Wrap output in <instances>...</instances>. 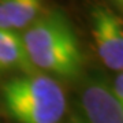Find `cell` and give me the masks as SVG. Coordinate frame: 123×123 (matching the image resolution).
Wrapping results in <instances>:
<instances>
[{
	"instance_id": "1",
	"label": "cell",
	"mask_w": 123,
	"mask_h": 123,
	"mask_svg": "<svg viewBox=\"0 0 123 123\" xmlns=\"http://www.w3.org/2000/svg\"><path fill=\"white\" fill-rule=\"evenodd\" d=\"M21 37L27 57L37 71L64 79L81 75L84 67L81 44L62 12H43Z\"/></svg>"
},
{
	"instance_id": "2",
	"label": "cell",
	"mask_w": 123,
	"mask_h": 123,
	"mask_svg": "<svg viewBox=\"0 0 123 123\" xmlns=\"http://www.w3.org/2000/svg\"><path fill=\"white\" fill-rule=\"evenodd\" d=\"M0 94L6 111L17 123H60L67 111L60 84L37 70L6 79Z\"/></svg>"
},
{
	"instance_id": "3",
	"label": "cell",
	"mask_w": 123,
	"mask_h": 123,
	"mask_svg": "<svg viewBox=\"0 0 123 123\" xmlns=\"http://www.w3.org/2000/svg\"><path fill=\"white\" fill-rule=\"evenodd\" d=\"M79 115L74 123H123V103L111 92L108 81L97 74L84 79L78 94Z\"/></svg>"
},
{
	"instance_id": "4",
	"label": "cell",
	"mask_w": 123,
	"mask_h": 123,
	"mask_svg": "<svg viewBox=\"0 0 123 123\" xmlns=\"http://www.w3.org/2000/svg\"><path fill=\"white\" fill-rule=\"evenodd\" d=\"M92 34L101 62L110 70H123V23L122 18L105 6L97 4L90 12Z\"/></svg>"
},
{
	"instance_id": "5",
	"label": "cell",
	"mask_w": 123,
	"mask_h": 123,
	"mask_svg": "<svg viewBox=\"0 0 123 123\" xmlns=\"http://www.w3.org/2000/svg\"><path fill=\"white\" fill-rule=\"evenodd\" d=\"M43 0H0V27L25 30L44 12Z\"/></svg>"
},
{
	"instance_id": "6",
	"label": "cell",
	"mask_w": 123,
	"mask_h": 123,
	"mask_svg": "<svg viewBox=\"0 0 123 123\" xmlns=\"http://www.w3.org/2000/svg\"><path fill=\"white\" fill-rule=\"evenodd\" d=\"M0 55L12 66L14 70L22 73L36 70L27 57L22 37L15 30L0 27Z\"/></svg>"
},
{
	"instance_id": "7",
	"label": "cell",
	"mask_w": 123,
	"mask_h": 123,
	"mask_svg": "<svg viewBox=\"0 0 123 123\" xmlns=\"http://www.w3.org/2000/svg\"><path fill=\"white\" fill-rule=\"evenodd\" d=\"M108 84H110L111 92L114 93V96L118 98V101L123 103V73L122 71L115 73L114 79Z\"/></svg>"
},
{
	"instance_id": "8",
	"label": "cell",
	"mask_w": 123,
	"mask_h": 123,
	"mask_svg": "<svg viewBox=\"0 0 123 123\" xmlns=\"http://www.w3.org/2000/svg\"><path fill=\"white\" fill-rule=\"evenodd\" d=\"M111 4L114 6L115 10H119V11H122L123 8V0H108Z\"/></svg>"
}]
</instances>
